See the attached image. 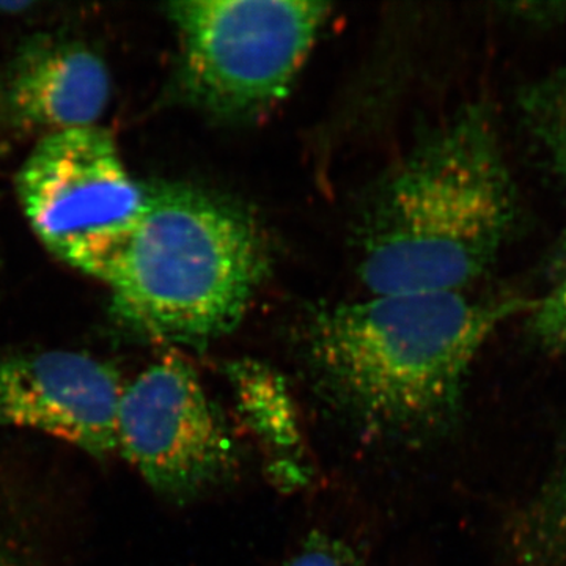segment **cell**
Returning <instances> with one entry per match:
<instances>
[{"instance_id":"6da1fadb","label":"cell","mask_w":566,"mask_h":566,"mask_svg":"<svg viewBox=\"0 0 566 566\" xmlns=\"http://www.w3.org/2000/svg\"><path fill=\"white\" fill-rule=\"evenodd\" d=\"M534 301L465 292L375 294L312 316L305 359L367 433L419 438L452 422L480 349Z\"/></svg>"},{"instance_id":"7a4b0ae2","label":"cell","mask_w":566,"mask_h":566,"mask_svg":"<svg viewBox=\"0 0 566 566\" xmlns=\"http://www.w3.org/2000/svg\"><path fill=\"white\" fill-rule=\"evenodd\" d=\"M515 182L491 114L465 107L371 189L356 227L368 294L465 292L515 229Z\"/></svg>"},{"instance_id":"3957f363","label":"cell","mask_w":566,"mask_h":566,"mask_svg":"<svg viewBox=\"0 0 566 566\" xmlns=\"http://www.w3.org/2000/svg\"><path fill=\"white\" fill-rule=\"evenodd\" d=\"M268 266L262 230L244 208L207 189L163 185L147 189L104 283L137 334L203 346L241 323Z\"/></svg>"},{"instance_id":"277c9868","label":"cell","mask_w":566,"mask_h":566,"mask_svg":"<svg viewBox=\"0 0 566 566\" xmlns=\"http://www.w3.org/2000/svg\"><path fill=\"white\" fill-rule=\"evenodd\" d=\"M331 6L293 0L170 3L186 99L214 120H253L289 95Z\"/></svg>"},{"instance_id":"5b68a950","label":"cell","mask_w":566,"mask_h":566,"mask_svg":"<svg viewBox=\"0 0 566 566\" xmlns=\"http://www.w3.org/2000/svg\"><path fill=\"white\" fill-rule=\"evenodd\" d=\"M17 193L44 248L103 282L147 199L111 134L96 125L41 139L18 174Z\"/></svg>"},{"instance_id":"8992f818","label":"cell","mask_w":566,"mask_h":566,"mask_svg":"<svg viewBox=\"0 0 566 566\" xmlns=\"http://www.w3.org/2000/svg\"><path fill=\"white\" fill-rule=\"evenodd\" d=\"M117 453L156 493L189 499L221 485L238 450L199 376L181 357H163L122 390Z\"/></svg>"},{"instance_id":"52a82bcc","label":"cell","mask_w":566,"mask_h":566,"mask_svg":"<svg viewBox=\"0 0 566 566\" xmlns=\"http://www.w3.org/2000/svg\"><path fill=\"white\" fill-rule=\"evenodd\" d=\"M125 382L114 365L76 352L0 359V427L40 431L96 460L117 453Z\"/></svg>"},{"instance_id":"ba28073f","label":"cell","mask_w":566,"mask_h":566,"mask_svg":"<svg viewBox=\"0 0 566 566\" xmlns=\"http://www.w3.org/2000/svg\"><path fill=\"white\" fill-rule=\"evenodd\" d=\"M14 111L51 133L95 126L111 96L98 55L74 41L39 40L21 52L10 82Z\"/></svg>"},{"instance_id":"9c48e42d","label":"cell","mask_w":566,"mask_h":566,"mask_svg":"<svg viewBox=\"0 0 566 566\" xmlns=\"http://www.w3.org/2000/svg\"><path fill=\"white\" fill-rule=\"evenodd\" d=\"M229 378L253 431L268 446L285 453L300 449L296 409L281 376L266 365L243 360L230 365Z\"/></svg>"},{"instance_id":"30bf717a","label":"cell","mask_w":566,"mask_h":566,"mask_svg":"<svg viewBox=\"0 0 566 566\" xmlns=\"http://www.w3.org/2000/svg\"><path fill=\"white\" fill-rule=\"evenodd\" d=\"M527 545L543 560L566 564V463L528 523Z\"/></svg>"},{"instance_id":"8fae6325","label":"cell","mask_w":566,"mask_h":566,"mask_svg":"<svg viewBox=\"0 0 566 566\" xmlns=\"http://www.w3.org/2000/svg\"><path fill=\"white\" fill-rule=\"evenodd\" d=\"M527 114L536 136L566 174V71L532 91Z\"/></svg>"},{"instance_id":"7c38bea8","label":"cell","mask_w":566,"mask_h":566,"mask_svg":"<svg viewBox=\"0 0 566 566\" xmlns=\"http://www.w3.org/2000/svg\"><path fill=\"white\" fill-rule=\"evenodd\" d=\"M531 333L547 352L566 357V270L556 285L531 311Z\"/></svg>"},{"instance_id":"4fadbf2b","label":"cell","mask_w":566,"mask_h":566,"mask_svg":"<svg viewBox=\"0 0 566 566\" xmlns=\"http://www.w3.org/2000/svg\"><path fill=\"white\" fill-rule=\"evenodd\" d=\"M283 566H363L354 551L340 539L314 534Z\"/></svg>"},{"instance_id":"5bb4252c","label":"cell","mask_w":566,"mask_h":566,"mask_svg":"<svg viewBox=\"0 0 566 566\" xmlns=\"http://www.w3.org/2000/svg\"><path fill=\"white\" fill-rule=\"evenodd\" d=\"M0 566H22L20 562L14 560L13 557L7 556V554L0 553Z\"/></svg>"},{"instance_id":"9a60e30c","label":"cell","mask_w":566,"mask_h":566,"mask_svg":"<svg viewBox=\"0 0 566 566\" xmlns=\"http://www.w3.org/2000/svg\"><path fill=\"white\" fill-rule=\"evenodd\" d=\"M560 255H562V259H564L566 262V233H565L564 241H562Z\"/></svg>"}]
</instances>
